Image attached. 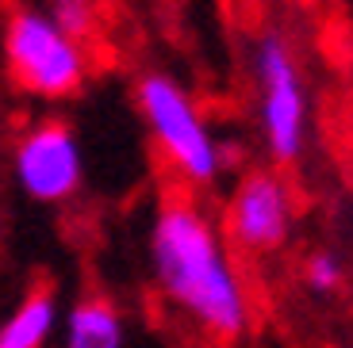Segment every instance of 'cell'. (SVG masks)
<instances>
[{
  "mask_svg": "<svg viewBox=\"0 0 353 348\" xmlns=\"http://www.w3.org/2000/svg\"><path fill=\"white\" fill-rule=\"evenodd\" d=\"M12 176L35 203H65L85 184V153L70 122L46 119L19 134L12 153Z\"/></svg>",
  "mask_w": 353,
  "mask_h": 348,
  "instance_id": "cell-5",
  "label": "cell"
},
{
  "mask_svg": "<svg viewBox=\"0 0 353 348\" xmlns=\"http://www.w3.org/2000/svg\"><path fill=\"white\" fill-rule=\"evenodd\" d=\"M303 276H307L311 291H323V295H327V291H334L338 283H342V261H338L334 252H315L307 261V272H303Z\"/></svg>",
  "mask_w": 353,
  "mask_h": 348,
  "instance_id": "cell-10",
  "label": "cell"
},
{
  "mask_svg": "<svg viewBox=\"0 0 353 348\" xmlns=\"http://www.w3.org/2000/svg\"><path fill=\"white\" fill-rule=\"evenodd\" d=\"M257 77V115H261V138L273 161L288 165L303 153L307 142V85H303L300 61L292 54L288 39L265 31L254 50Z\"/></svg>",
  "mask_w": 353,
  "mask_h": 348,
  "instance_id": "cell-4",
  "label": "cell"
},
{
  "mask_svg": "<svg viewBox=\"0 0 353 348\" xmlns=\"http://www.w3.org/2000/svg\"><path fill=\"white\" fill-rule=\"evenodd\" d=\"M54 340H58V348H123L127 322L112 298L85 295L62 314Z\"/></svg>",
  "mask_w": 353,
  "mask_h": 348,
  "instance_id": "cell-7",
  "label": "cell"
},
{
  "mask_svg": "<svg viewBox=\"0 0 353 348\" xmlns=\"http://www.w3.org/2000/svg\"><path fill=\"white\" fill-rule=\"evenodd\" d=\"M58 298L50 291H31L16 310L0 322V348H46L58 337Z\"/></svg>",
  "mask_w": 353,
  "mask_h": 348,
  "instance_id": "cell-8",
  "label": "cell"
},
{
  "mask_svg": "<svg viewBox=\"0 0 353 348\" xmlns=\"http://www.w3.org/2000/svg\"><path fill=\"white\" fill-rule=\"evenodd\" d=\"M46 16L54 19V27H58L62 35H70L73 43H81V46H85V39L97 31V8H92V4H81V0H58V4H50Z\"/></svg>",
  "mask_w": 353,
  "mask_h": 348,
  "instance_id": "cell-9",
  "label": "cell"
},
{
  "mask_svg": "<svg viewBox=\"0 0 353 348\" xmlns=\"http://www.w3.org/2000/svg\"><path fill=\"white\" fill-rule=\"evenodd\" d=\"M134 104L150 127L158 149L165 161L185 176L188 184H215L227 165L223 142L208 127L196 100L185 92V85L165 73H146L134 85Z\"/></svg>",
  "mask_w": 353,
  "mask_h": 348,
  "instance_id": "cell-2",
  "label": "cell"
},
{
  "mask_svg": "<svg viewBox=\"0 0 353 348\" xmlns=\"http://www.w3.org/2000/svg\"><path fill=\"white\" fill-rule=\"evenodd\" d=\"M4 61L23 92L39 100H65L88 77V54L62 35L46 12H12L4 23Z\"/></svg>",
  "mask_w": 353,
  "mask_h": 348,
  "instance_id": "cell-3",
  "label": "cell"
},
{
  "mask_svg": "<svg viewBox=\"0 0 353 348\" xmlns=\"http://www.w3.org/2000/svg\"><path fill=\"white\" fill-rule=\"evenodd\" d=\"M292 226L288 184L273 173H250L227 199V237L242 252H273Z\"/></svg>",
  "mask_w": 353,
  "mask_h": 348,
  "instance_id": "cell-6",
  "label": "cell"
},
{
  "mask_svg": "<svg viewBox=\"0 0 353 348\" xmlns=\"http://www.w3.org/2000/svg\"><path fill=\"white\" fill-rule=\"evenodd\" d=\"M154 279L173 306L215 337H242L250 295L215 222L188 199H165L150 226Z\"/></svg>",
  "mask_w": 353,
  "mask_h": 348,
  "instance_id": "cell-1",
  "label": "cell"
}]
</instances>
